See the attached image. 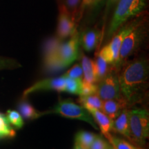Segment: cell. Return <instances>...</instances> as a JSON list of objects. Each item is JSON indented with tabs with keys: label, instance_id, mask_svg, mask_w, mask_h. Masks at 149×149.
Returning a JSON list of instances; mask_svg holds the SVG:
<instances>
[{
	"label": "cell",
	"instance_id": "44dd1931",
	"mask_svg": "<svg viewBox=\"0 0 149 149\" xmlns=\"http://www.w3.org/2000/svg\"><path fill=\"white\" fill-rule=\"evenodd\" d=\"M83 80L81 79L66 78L64 92L80 96L82 94Z\"/></svg>",
	"mask_w": 149,
	"mask_h": 149
},
{
	"label": "cell",
	"instance_id": "f546056e",
	"mask_svg": "<svg viewBox=\"0 0 149 149\" xmlns=\"http://www.w3.org/2000/svg\"><path fill=\"white\" fill-rule=\"evenodd\" d=\"M3 138H8V136L6 135L5 133H2V132H0V139Z\"/></svg>",
	"mask_w": 149,
	"mask_h": 149
},
{
	"label": "cell",
	"instance_id": "cb8c5ba5",
	"mask_svg": "<svg viewBox=\"0 0 149 149\" xmlns=\"http://www.w3.org/2000/svg\"><path fill=\"white\" fill-rule=\"evenodd\" d=\"M63 75L66 78L81 79L83 80V70L81 66L79 64H76Z\"/></svg>",
	"mask_w": 149,
	"mask_h": 149
},
{
	"label": "cell",
	"instance_id": "8fae6325",
	"mask_svg": "<svg viewBox=\"0 0 149 149\" xmlns=\"http://www.w3.org/2000/svg\"><path fill=\"white\" fill-rule=\"evenodd\" d=\"M102 36V31L97 28L85 30L79 35V42L84 49L87 52L93 51L97 46Z\"/></svg>",
	"mask_w": 149,
	"mask_h": 149
},
{
	"label": "cell",
	"instance_id": "52a82bcc",
	"mask_svg": "<svg viewBox=\"0 0 149 149\" xmlns=\"http://www.w3.org/2000/svg\"><path fill=\"white\" fill-rule=\"evenodd\" d=\"M79 45V34L77 31L70 36L69 40L59 44L57 53L59 69L66 68L78 58Z\"/></svg>",
	"mask_w": 149,
	"mask_h": 149
},
{
	"label": "cell",
	"instance_id": "603a6c76",
	"mask_svg": "<svg viewBox=\"0 0 149 149\" xmlns=\"http://www.w3.org/2000/svg\"><path fill=\"white\" fill-rule=\"evenodd\" d=\"M64 1L65 7L76 22V16H77L78 9L81 3V0H64Z\"/></svg>",
	"mask_w": 149,
	"mask_h": 149
},
{
	"label": "cell",
	"instance_id": "30bf717a",
	"mask_svg": "<svg viewBox=\"0 0 149 149\" xmlns=\"http://www.w3.org/2000/svg\"><path fill=\"white\" fill-rule=\"evenodd\" d=\"M66 77L61 75L59 77L48 78L37 81L24 92L23 95L26 97L31 93L43 91H56L58 92H64Z\"/></svg>",
	"mask_w": 149,
	"mask_h": 149
},
{
	"label": "cell",
	"instance_id": "484cf974",
	"mask_svg": "<svg viewBox=\"0 0 149 149\" xmlns=\"http://www.w3.org/2000/svg\"><path fill=\"white\" fill-rule=\"evenodd\" d=\"M96 0H81L80 3L79 9H78L77 16H76V24L79 23L81 17H82L85 10L87 8H90L93 5V3L95 2Z\"/></svg>",
	"mask_w": 149,
	"mask_h": 149
},
{
	"label": "cell",
	"instance_id": "4316f807",
	"mask_svg": "<svg viewBox=\"0 0 149 149\" xmlns=\"http://www.w3.org/2000/svg\"><path fill=\"white\" fill-rule=\"evenodd\" d=\"M119 0H107L104 4V20L107 19L108 15H109V13L113 10V8H115L116 5L118 3Z\"/></svg>",
	"mask_w": 149,
	"mask_h": 149
},
{
	"label": "cell",
	"instance_id": "f1b7e54d",
	"mask_svg": "<svg viewBox=\"0 0 149 149\" xmlns=\"http://www.w3.org/2000/svg\"><path fill=\"white\" fill-rule=\"evenodd\" d=\"M9 63L10 62H9L8 61L3 60V59H0V69H3V68L8 67Z\"/></svg>",
	"mask_w": 149,
	"mask_h": 149
},
{
	"label": "cell",
	"instance_id": "ac0fdd59",
	"mask_svg": "<svg viewBox=\"0 0 149 149\" xmlns=\"http://www.w3.org/2000/svg\"><path fill=\"white\" fill-rule=\"evenodd\" d=\"M95 67V74H96V80L97 83L103 79L107 75L108 72L111 69L109 64L106 61L102 56L97 54L95 59L94 60Z\"/></svg>",
	"mask_w": 149,
	"mask_h": 149
},
{
	"label": "cell",
	"instance_id": "9c48e42d",
	"mask_svg": "<svg viewBox=\"0 0 149 149\" xmlns=\"http://www.w3.org/2000/svg\"><path fill=\"white\" fill-rule=\"evenodd\" d=\"M77 24L64 4L59 6L57 35L59 39L70 37L77 31Z\"/></svg>",
	"mask_w": 149,
	"mask_h": 149
},
{
	"label": "cell",
	"instance_id": "277c9868",
	"mask_svg": "<svg viewBox=\"0 0 149 149\" xmlns=\"http://www.w3.org/2000/svg\"><path fill=\"white\" fill-rule=\"evenodd\" d=\"M128 120L132 142L142 148L149 135L148 112L142 108L128 110Z\"/></svg>",
	"mask_w": 149,
	"mask_h": 149
},
{
	"label": "cell",
	"instance_id": "e0dca14e",
	"mask_svg": "<svg viewBox=\"0 0 149 149\" xmlns=\"http://www.w3.org/2000/svg\"><path fill=\"white\" fill-rule=\"evenodd\" d=\"M17 109L19 112V114L24 118L26 120H35L39 117L47 114L46 112L42 113L37 111L34 107L27 101H22L19 104Z\"/></svg>",
	"mask_w": 149,
	"mask_h": 149
},
{
	"label": "cell",
	"instance_id": "3957f363",
	"mask_svg": "<svg viewBox=\"0 0 149 149\" xmlns=\"http://www.w3.org/2000/svg\"><path fill=\"white\" fill-rule=\"evenodd\" d=\"M147 17L142 20L133 31L125 37L120 49L119 57L114 68L120 71L128 61L130 57L137 53L141 47L147 35Z\"/></svg>",
	"mask_w": 149,
	"mask_h": 149
},
{
	"label": "cell",
	"instance_id": "5bb4252c",
	"mask_svg": "<svg viewBox=\"0 0 149 149\" xmlns=\"http://www.w3.org/2000/svg\"><path fill=\"white\" fill-rule=\"evenodd\" d=\"M88 111L92 115L93 120H95L98 128H100L102 133L104 136L111 133L113 120L110 119L107 115L100 110L90 109L88 110Z\"/></svg>",
	"mask_w": 149,
	"mask_h": 149
},
{
	"label": "cell",
	"instance_id": "4dcf8cb0",
	"mask_svg": "<svg viewBox=\"0 0 149 149\" xmlns=\"http://www.w3.org/2000/svg\"><path fill=\"white\" fill-rule=\"evenodd\" d=\"M74 149H86L84 148H83L82 146H81L80 145L76 144V143H74Z\"/></svg>",
	"mask_w": 149,
	"mask_h": 149
},
{
	"label": "cell",
	"instance_id": "7c38bea8",
	"mask_svg": "<svg viewBox=\"0 0 149 149\" xmlns=\"http://www.w3.org/2000/svg\"><path fill=\"white\" fill-rule=\"evenodd\" d=\"M111 131L121 134L132 142L130 133L129 120H128V109L125 108L122 111L120 115L113 120Z\"/></svg>",
	"mask_w": 149,
	"mask_h": 149
},
{
	"label": "cell",
	"instance_id": "83f0119b",
	"mask_svg": "<svg viewBox=\"0 0 149 149\" xmlns=\"http://www.w3.org/2000/svg\"><path fill=\"white\" fill-rule=\"evenodd\" d=\"M106 1H107V0H96L95 2L93 3L92 6L89 8V9H91L92 13L93 15H97L98 11L104 6Z\"/></svg>",
	"mask_w": 149,
	"mask_h": 149
},
{
	"label": "cell",
	"instance_id": "1f68e13d",
	"mask_svg": "<svg viewBox=\"0 0 149 149\" xmlns=\"http://www.w3.org/2000/svg\"><path fill=\"white\" fill-rule=\"evenodd\" d=\"M111 149H115V148H113V146H112V147H111Z\"/></svg>",
	"mask_w": 149,
	"mask_h": 149
},
{
	"label": "cell",
	"instance_id": "6da1fadb",
	"mask_svg": "<svg viewBox=\"0 0 149 149\" xmlns=\"http://www.w3.org/2000/svg\"><path fill=\"white\" fill-rule=\"evenodd\" d=\"M119 73L122 95L128 106L140 102L148 87L149 67L148 59L138 57L126 62Z\"/></svg>",
	"mask_w": 149,
	"mask_h": 149
},
{
	"label": "cell",
	"instance_id": "9a60e30c",
	"mask_svg": "<svg viewBox=\"0 0 149 149\" xmlns=\"http://www.w3.org/2000/svg\"><path fill=\"white\" fill-rule=\"evenodd\" d=\"M81 66L83 70V82L90 84H97L94 60L82 54Z\"/></svg>",
	"mask_w": 149,
	"mask_h": 149
},
{
	"label": "cell",
	"instance_id": "5b68a950",
	"mask_svg": "<svg viewBox=\"0 0 149 149\" xmlns=\"http://www.w3.org/2000/svg\"><path fill=\"white\" fill-rule=\"evenodd\" d=\"M46 113L47 114L50 113H55L66 118L84 121L92 126L95 129H99L97 125L93 120L91 113L82 106L74 103L70 100H61L52 111L46 112Z\"/></svg>",
	"mask_w": 149,
	"mask_h": 149
},
{
	"label": "cell",
	"instance_id": "4fadbf2b",
	"mask_svg": "<svg viewBox=\"0 0 149 149\" xmlns=\"http://www.w3.org/2000/svg\"><path fill=\"white\" fill-rule=\"evenodd\" d=\"M128 104L124 98L104 100L102 103V111L110 119L114 120L122 111L127 108Z\"/></svg>",
	"mask_w": 149,
	"mask_h": 149
},
{
	"label": "cell",
	"instance_id": "2e32d148",
	"mask_svg": "<svg viewBox=\"0 0 149 149\" xmlns=\"http://www.w3.org/2000/svg\"><path fill=\"white\" fill-rule=\"evenodd\" d=\"M78 102L84 108L88 111L90 109H97L102 111L103 101L99 97L97 93L87 95H80Z\"/></svg>",
	"mask_w": 149,
	"mask_h": 149
},
{
	"label": "cell",
	"instance_id": "7a4b0ae2",
	"mask_svg": "<svg viewBox=\"0 0 149 149\" xmlns=\"http://www.w3.org/2000/svg\"><path fill=\"white\" fill-rule=\"evenodd\" d=\"M145 6L146 0H119L108 29V40L123 24L142 13Z\"/></svg>",
	"mask_w": 149,
	"mask_h": 149
},
{
	"label": "cell",
	"instance_id": "ffe728a7",
	"mask_svg": "<svg viewBox=\"0 0 149 149\" xmlns=\"http://www.w3.org/2000/svg\"><path fill=\"white\" fill-rule=\"evenodd\" d=\"M95 134L86 130H80L75 135L74 143L80 145L83 148L88 149L96 137Z\"/></svg>",
	"mask_w": 149,
	"mask_h": 149
},
{
	"label": "cell",
	"instance_id": "7402d4cb",
	"mask_svg": "<svg viewBox=\"0 0 149 149\" xmlns=\"http://www.w3.org/2000/svg\"><path fill=\"white\" fill-rule=\"evenodd\" d=\"M6 116L8 119L10 125H13L17 129L21 128L24 126V120L19 112L8 110V111H7Z\"/></svg>",
	"mask_w": 149,
	"mask_h": 149
},
{
	"label": "cell",
	"instance_id": "ba28073f",
	"mask_svg": "<svg viewBox=\"0 0 149 149\" xmlns=\"http://www.w3.org/2000/svg\"><path fill=\"white\" fill-rule=\"evenodd\" d=\"M147 17V13H141L137 16L130 19L129 21L126 22L123 24L120 29L117 31V32L113 35V37L109 44H107L109 49L111 50L112 54H113V58L115 60V64L113 67L115 66L116 63L119 57V53H120V49L122 45V42L124 41L125 37L131 32L137 26L140 22L144 20L145 18Z\"/></svg>",
	"mask_w": 149,
	"mask_h": 149
},
{
	"label": "cell",
	"instance_id": "d6986e66",
	"mask_svg": "<svg viewBox=\"0 0 149 149\" xmlns=\"http://www.w3.org/2000/svg\"><path fill=\"white\" fill-rule=\"evenodd\" d=\"M105 137L115 149H144L138 146H135L125 139L112 135L111 133L108 134Z\"/></svg>",
	"mask_w": 149,
	"mask_h": 149
},
{
	"label": "cell",
	"instance_id": "d6a6232c",
	"mask_svg": "<svg viewBox=\"0 0 149 149\" xmlns=\"http://www.w3.org/2000/svg\"></svg>",
	"mask_w": 149,
	"mask_h": 149
},
{
	"label": "cell",
	"instance_id": "8992f818",
	"mask_svg": "<svg viewBox=\"0 0 149 149\" xmlns=\"http://www.w3.org/2000/svg\"><path fill=\"white\" fill-rule=\"evenodd\" d=\"M119 71L111 66L107 75L97 83L96 93L102 101L124 98L119 81Z\"/></svg>",
	"mask_w": 149,
	"mask_h": 149
},
{
	"label": "cell",
	"instance_id": "d4e9b609",
	"mask_svg": "<svg viewBox=\"0 0 149 149\" xmlns=\"http://www.w3.org/2000/svg\"><path fill=\"white\" fill-rule=\"evenodd\" d=\"M111 144L104 139L102 136L97 135L88 149H111Z\"/></svg>",
	"mask_w": 149,
	"mask_h": 149
}]
</instances>
